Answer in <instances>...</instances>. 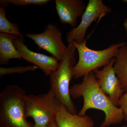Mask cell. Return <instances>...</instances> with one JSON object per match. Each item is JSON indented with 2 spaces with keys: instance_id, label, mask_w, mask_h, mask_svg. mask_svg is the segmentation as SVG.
I'll use <instances>...</instances> for the list:
<instances>
[{
  "instance_id": "1",
  "label": "cell",
  "mask_w": 127,
  "mask_h": 127,
  "mask_svg": "<svg viewBox=\"0 0 127 127\" xmlns=\"http://www.w3.org/2000/svg\"><path fill=\"white\" fill-rule=\"evenodd\" d=\"M70 92L73 98H83V105L78 113L79 115H85L87 111L91 109H97L104 113L105 118L99 127L117 125L124 120L122 110L115 106L101 89L93 72L84 76L81 83L71 87Z\"/></svg>"
},
{
  "instance_id": "2",
  "label": "cell",
  "mask_w": 127,
  "mask_h": 127,
  "mask_svg": "<svg viewBox=\"0 0 127 127\" xmlns=\"http://www.w3.org/2000/svg\"><path fill=\"white\" fill-rule=\"evenodd\" d=\"M26 92L15 85H7L0 93V127H34L27 120Z\"/></svg>"
},
{
  "instance_id": "3",
  "label": "cell",
  "mask_w": 127,
  "mask_h": 127,
  "mask_svg": "<svg viewBox=\"0 0 127 127\" xmlns=\"http://www.w3.org/2000/svg\"><path fill=\"white\" fill-rule=\"evenodd\" d=\"M76 47L73 42L68 44L65 56L56 70L50 76V85L60 103L69 113L77 114V111L70 95V82L76 65Z\"/></svg>"
},
{
  "instance_id": "4",
  "label": "cell",
  "mask_w": 127,
  "mask_h": 127,
  "mask_svg": "<svg viewBox=\"0 0 127 127\" xmlns=\"http://www.w3.org/2000/svg\"><path fill=\"white\" fill-rule=\"evenodd\" d=\"M77 50L79 59L73 67V76L75 79L84 77L98 68L108 65L114 58L119 48L127 45L124 42L113 43L106 49L94 50L87 45L86 39L81 43L73 42Z\"/></svg>"
},
{
  "instance_id": "5",
  "label": "cell",
  "mask_w": 127,
  "mask_h": 127,
  "mask_svg": "<svg viewBox=\"0 0 127 127\" xmlns=\"http://www.w3.org/2000/svg\"><path fill=\"white\" fill-rule=\"evenodd\" d=\"M25 102L27 117L33 119L34 127H48L61 104L51 89L47 93L26 94Z\"/></svg>"
},
{
  "instance_id": "6",
  "label": "cell",
  "mask_w": 127,
  "mask_h": 127,
  "mask_svg": "<svg viewBox=\"0 0 127 127\" xmlns=\"http://www.w3.org/2000/svg\"><path fill=\"white\" fill-rule=\"evenodd\" d=\"M112 11L111 7L104 4L102 0H89L79 25L77 27L73 28L67 34V43L83 42L86 40L87 31L92 24L97 20H100Z\"/></svg>"
},
{
  "instance_id": "7",
  "label": "cell",
  "mask_w": 127,
  "mask_h": 127,
  "mask_svg": "<svg viewBox=\"0 0 127 127\" xmlns=\"http://www.w3.org/2000/svg\"><path fill=\"white\" fill-rule=\"evenodd\" d=\"M25 36L33 40L39 49L49 53L58 61H61L65 55L67 46L64 43L61 32L56 25L48 23L41 33H27Z\"/></svg>"
},
{
  "instance_id": "8",
  "label": "cell",
  "mask_w": 127,
  "mask_h": 127,
  "mask_svg": "<svg viewBox=\"0 0 127 127\" xmlns=\"http://www.w3.org/2000/svg\"><path fill=\"white\" fill-rule=\"evenodd\" d=\"M114 58L102 69H96L93 72L98 85L116 106L124 92L113 68Z\"/></svg>"
},
{
  "instance_id": "9",
  "label": "cell",
  "mask_w": 127,
  "mask_h": 127,
  "mask_svg": "<svg viewBox=\"0 0 127 127\" xmlns=\"http://www.w3.org/2000/svg\"><path fill=\"white\" fill-rule=\"evenodd\" d=\"M13 43L22 58L38 66L47 76H50L59 67V62L53 57L30 50L25 45L24 38L18 37L13 41Z\"/></svg>"
},
{
  "instance_id": "10",
  "label": "cell",
  "mask_w": 127,
  "mask_h": 127,
  "mask_svg": "<svg viewBox=\"0 0 127 127\" xmlns=\"http://www.w3.org/2000/svg\"><path fill=\"white\" fill-rule=\"evenodd\" d=\"M56 9L61 23L76 27L78 18L82 17L87 5L83 0H56Z\"/></svg>"
},
{
  "instance_id": "11",
  "label": "cell",
  "mask_w": 127,
  "mask_h": 127,
  "mask_svg": "<svg viewBox=\"0 0 127 127\" xmlns=\"http://www.w3.org/2000/svg\"><path fill=\"white\" fill-rule=\"evenodd\" d=\"M55 121L57 127H94L92 119L86 115L73 114L60 104Z\"/></svg>"
},
{
  "instance_id": "12",
  "label": "cell",
  "mask_w": 127,
  "mask_h": 127,
  "mask_svg": "<svg viewBox=\"0 0 127 127\" xmlns=\"http://www.w3.org/2000/svg\"><path fill=\"white\" fill-rule=\"evenodd\" d=\"M18 37L14 35L0 33V65H8L11 59H22L13 43V41Z\"/></svg>"
},
{
  "instance_id": "13",
  "label": "cell",
  "mask_w": 127,
  "mask_h": 127,
  "mask_svg": "<svg viewBox=\"0 0 127 127\" xmlns=\"http://www.w3.org/2000/svg\"><path fill=\"white\" fill-rule=\"evenodd\" d=\"M113 68L124 93H127V45L119 48L114 57Z\"/></svg>"
},
{
  "instance_id": "14",
  "label": "cell",
  "mask_w": 127,
  "mask_h": 127,
  "mask_svg": "<svg viewBox=\"0 0 127 127\" xmlns=\"http://www.w3.org/2000/svg\"><path fill=\"white\" fill-rule=\"evenodd\" d=\"M6 9L4 7H0V32L24 38L18 25L10 22L6 17Z\"/></svg>"
},
{
  "instance_id": "15",
  "label": "cell",
  "mask_w": 127,
  "mask_h": 127,
  "mask_svg": "<svg viewBox=\"0 0 127 127\" xmlns=\"http://www.w3.org/2000/svg\"><path fill=\"white\" fill-rule=\"evenodd\" d=\"M37 66L33 65L23 66H17L10 67H0V77H2L5 75H12L14 73L22 74L30 71H34L39 69Z\"/></svg>"
},
{
  "instance_id": "16",
  "label": "cell",
  "mask_w": 127,
  "mask_h": 127,
  "mask_svg": "<svg viewBox=\"0 0 127 127\" xmlns=\"http://www.w3.org/2000/svg\"><path fill=\"white\" fill-rule=\"evenodd\" d=\"M5 2L9 4H11L15 6H23L36 5L44 6L47 4L50 0H4Z\"/></svg>"
},
{
  "instance_id": "17",
  "label": "cell",
  "mask_w": 127,
  "mask_h": 127,
  "mask_svg": "<svg viewBox=\"0 0 127 127\" xmlns=\"http://www.w3.org/2000/svg\"><path fill=\"white\" fill-rule=\"evenodd\" d=\"M118 106L122 110L124 120L127 122V93H124L118 103Z\"/></svg>"
},
{
  "instance_id": "18",
  "label": "cell",
  "mask_w": 127,
  "mask_h": 127,
  "mask_svg": "<svg viewBox=\"0 0 127 127\" xmlns=\"http://www.w3.org/2000/svg\"><path fill=\"white\" fill-rule=\"evenodd\" d=\"M123 26L126 32V35L127 36V18H126L124 22Z\"/></svg>"
},
{
  "instance_id": "19",
  "label": "cell",
  "mask_w": 127,
  "mask_h": 127,
  "mask_svg": "<svg viewBox=\"0 0 127 127\" xmlns=\"http://www.w3.org/2000/svg\"><path fill=\"white\" fill-rule=\"evenodd\" d=\"M48 127H57L55 120L53 121L51 123Z\"/></svg>"
},
{
  "instance_id": "20",
  "label": "cell",
  "mask_w": 127,
  "mask_h": 127,
  "mask_svg": "<svg viewBox=\"0 0 127 127\" xmlns=\"http://www.w3.org/2000/svg\"><path fill=\"white\" fill-rule=\"evenodd\" d=\"M123 1L125 3H127V0H123Z\"/></svg>"
},
{
  "instance_id": "21",
  "label": "cell",
  "mask_w": 127,
  "mask_h": 127,
  "mask_svg": "<svg viewBox=\"0 0 127 127\" xmlns=\"http://www.w3.org/2000/svg\"><path fill=\"white\" fill-rule=\"evenodd\" d=\"M122 127H127V125H124Z\"/></svg>"
}]
</instances>
